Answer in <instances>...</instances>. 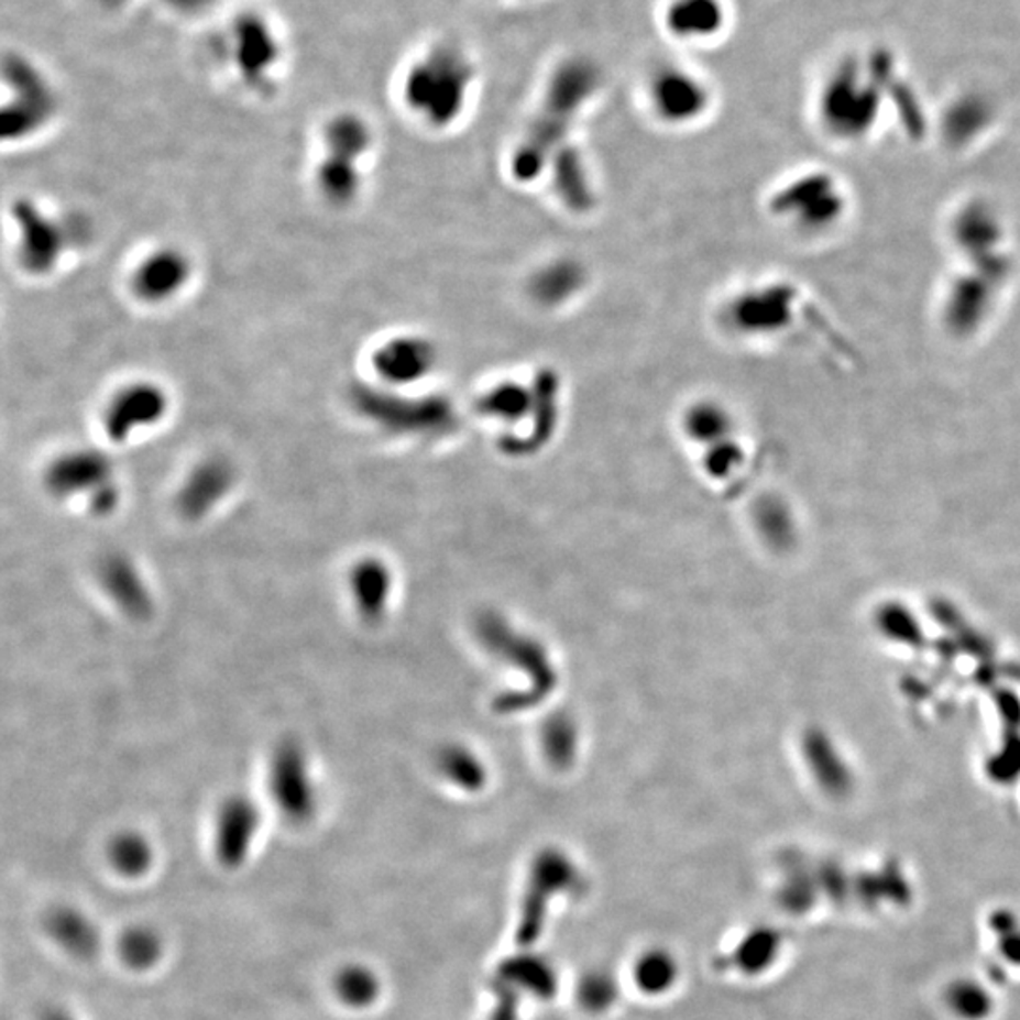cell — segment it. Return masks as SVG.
I'll list each match as a JSON object with an SVG mask.
<instances>
[{"label":"cell","instance_id":"cell-1","mask_svg":"<svg viewBox=\"0 0 1020 1020\" xmlns=\"http://www.w3.org/2000/svg\"><path fill=\"white\" fill-rule=\"evenodd\" d=\"M719 323L726 333L745 342H787V339H822L840 342L834 321L821 305L796 282L761 278L737 287L719 307Z\"/></svg>","mask_w":1020,"mask_h":1020},{"label":"cell","instance_id":"cell-2","mask_svg":"<svg viewBox=\"0 0 1020 1020\" xmlns=\"http://www.w3.org/2000/svg\"><path fill=\"white\" fill-rule=\"evenodd\" d=\"M600 87V70L592 61L569 59L553 70L534 118L508 155V176L518 186L545 180L548 165L571 144L582 110Z\"/></svg>","mask_w":1020,"mask_h":1020},{"label":"cell","instance_id":"cell-3","mask_svg":"<svg viewBox=\"0 0 1020 1020\" xmlns=\"http://www.w3.org/2000/svg\"><path fill=\"white\" fill-rule=\"evenodd\" d=\"M766 210L775 226L796 241L830 242L853 218V194L845 180L824 168L788 174L767 194Z\"/></svg>","mask_w":1020,"mask_h":1020},{"label":"cell","instance_id":"cell-4","mask_svg":"<svg viewBox=\"0 0 1020 1020\" xmlns=\"http://www.w3.org/2000/svg\"><path fill=\"white\" fill-rule=\"evenodd\" d=\"M473 81L468 54L453 44H440L408 68L401 84V102L424 128L445 131L465 112Z\"/></svg>","mask_w":1020,"mask_h":1020},{"label":"cell","instance_id":"cell-5","mask_svg":"<svg viewBox=\"0 0 1020 1020\" xmlns=\"http://www.w3.org/2000/svg\"><path fill=\"white\" fill-rule=\"evenodd\" d=\"M15 265L33 281L59 274L86 244L87 231L74 213L55 210L33 197H20L10 207Z\"/></svg>","mask_w":1020,"mask_h":1020},{"label":"cell","instance_id":"cell-6","mask_svg":"<svg viewBox=\"0 0 1020 1020\" xmlns=\"http://www.w3.org/2000/svg\"><path fill=\"white\" fill-rule=\"evenodd\" d=\"M473 413L503 431L527 427L535 435H550L563 416L561 374L542 368L524 379H497L476 394Z\"/></svg>","mask_w":1020,"mask_h":1020},{"label":"cell","instance_id":"cell-7","mask_svg":"<svg viewBox=\"0 0 1020 1020\" xmlns=\"http://www.w3.org/2000/svg\"><path fill=\"white\" fill-rule=\"evenodd\" d=\"M355 399L361 418L397 437H437L453 429L460 416L452 399L427 387L392 390L363 381Z\"/></svg>","mask_w":1020,"mask_h":1020},{"label":"cell","instance_id":"cell-8","mask_svg":"<svg viewBox=\"0 0 1020 1020\" xmlns=\"http://www.w3.org/2000/svg\"><path fill=\"white\" fill-rule=\"evenodd\" d=\"M171 390L152 376H131L113 384L97 407V424L108 445L125 447L152 435L173 416Z\"/></svg>","mask_w":1020,"mask_h":1020},{"label":"cell","instance_id":"cell-9","mask_svg":"<svg viewBox=\"0 0 1020 1020\" xmlns=\"http://www.w3.org/2000/svg\"><path fill=\"white\" fill-rule=\"evenodd\" d=\"M61 97L46 70L25 55L4 63V142L23 146L54 125L61 112Z\"/></svg>","mask_w":1020,"mask_h":1020},{"label":"cell","instance_id":"cell-10","mask_svg":"<svg viewBox=\"0 0 1020 1020\" xmlns=\"http://www.w3.org/2000/svg\"><path fill=\"white\" fill-rule=\"evenodd\" d=\"M123 278L134 305L146 310H167L191 292L197 281V263L180 244L155 242L134 254Z\"/></svg>","mask_w":1020,"mask_h":1020},{"label":"cell","instance_id":"cell-11","mask_svg":"<svg viewBox=\"0 0 1020 1020\" xmlns=\"http://www.w3.org/2000/svg\"><path fill=\"white\" fill-rule=\"evenodd\" d=\"M439 368L437 340L407 329L374 340L365 355V381L392 390H424L429 387Z\"/></svg>","mask_w":1020,"mask_h":1020},{"label":"cell","instance_id":"cell-12","mask_svg":"<svg viewBox=\"0 0 1020 1020\" xmlns=\"http://www.w3.org/2000/svg\"><path fill=\"white\" fill-rule=\"evenodd\" d=\"M44 481L50 494L59 500L76 495L89 497L91 507L110 513L120 500L113 482L112 461L97 448H73L59 453L47 465Z\"/></svg>","mask_w":1020,"mask_h":1020},{"label":"cell","instance_id":"cell-13","mask_svg":"<svg viewBox=\"0 0 1020 1020\" xmlns=\"http://www.w3.org/2000/svg\"><path fill=\"white\" fill-rule=\"evenodd\" d=\"M650 105L667 125H688L711 107L708 86L682 68L663 67L650 81Z\"/></svg>","mask_w":1020,"mask_h":1020},{"label":"cell","instance_id":"cell-14","mask_svg":"<svg viewBox=\"0 0 1020 1020\" xmlns=\"http://www.w3.org/2000/svg\"><path fill=\"white\" fill-rule=\"evenodd\" d=\"M271 792L282 814L294 822H305L316 811L307 756L294 743H284L271 761Z\"/></svg>","mask_w":1020,"mask_h":1020},{"label":"cell","instance_id":"cell-15","mask_svg":"<svg viewBox=\"0 0 1020 1020\" xmlns=\"http://www.w3.org/2000/svg\"><path fill=\"white\" fill-rule=\"evenodd\" d=\"M553 197L567 212L588 216L597 207V184L590 160L574 142L567 144L548 165L547 176Z\"/></svg>","mask_w":1020,"mask_h":1020},{"label":"cell","instance_id":"cell-16","mask_svg":"<svg viewBox=\"0 0 1020 1020\" xmlns=\"http://www.w3.org/2000/svg\"><path fill=\"white\" fill-rule=\"evenodd\" d=\"M260 811L246 798H233L220 809L213 830V851L229 869L242 866L260 832Z\"/></svg>","mask_w":1020,"mask_h":1020},{"label":"cell","instance_id":"cell-17","mask_svg":"<svg viewBox=\"0 0 1020 1020\" xmlns=\"http://www.w3.org/2000/svg\"><path fill=\"white\" fill-rule=\"evenodd\" d=\"M376 147L374 129L361 113L339 112L327 118L318 133V155L368 165Z\"/></svg>","mask_w":1020,"mask_h":1020},{"label":"cell","instance_id":"cell-18","mask_svg":"<svg viewBox=\"0 0 1020 1020\" xmlns=\"http://www.w3.org/2000/svg\"><path fill=\"white\" fill-rule=\"evenodd\" d=\"M586 286V267L571 257L548 260L527 278V294L534 303L547 310L567 307Z\"/></svg>","mask_w":1020,"mask_h":1020},{"label":"cell","instance_id":"cell-19","mask_svg":"<svg viewBox=\"0 0 1020 1020\" xmlns=\"http://www.w3.org/2000/svg\"><path fill=\"white\" fill-rule=\"evenodd\" d=\"M737 414L716 397H698L680 414V427L687 437L701 445H719L737 435Z\"/></svg>","mask_w":1020,"mask_h":1020},{"label":"cell","instance_id":"cell-20","mask_svg":"<svg viewBox=\"0 0 1020 1020\" xmlns=\"http://www.w3.org/2000/svg\"><path fill=\"white\" fill-rule=\"evenodd\" d=\"M47 932L63 951L87 961L100 951L99 928L74 907H57L47 917Z\"/></svg>","mask_w":1020,"mask_h":1020},{"label":"cell","instance_id":"cell-21","mask_svg":"<svg viewBox=\"0 0 1020 1020\" xmlns=\"http://www.w3.org/2000/svg\"><path fill=\"white\" fill-rule=\"evenodd\" d=\"M233 474L223 461H205L182 487L180 507L189 516H202L227 494Z\"/></svg>","mask_w":1020,"mask_h":1020},{"label":"cell","instance_id":"cell-22","mask_svg":"<svg viewBox=\"0 0 1020 1020\" xmlns=\"http://www.w3.org/2000/svg\"><path fill=\"white\" fill-rule=\"evenodd\" d=\"M666 21L680 39H705L722 28L724 8L721 0H673Z\"/></svg>","mask_w":1020,"mask_h":1020},{"label":"cell","instance_id":"cell-23","mask_svg":"<svg viewBox=\"0 0 1020 1020\" xmlns=\"http://www.w3.org/2000/svg\"><path fill=\"white\" fill-rule=\"evenodd\" d=\"M102 581L107 584L108 592L113 595V600L120 601L121 607L129 613H146L150 608L146 586L142 584L141 577L128 561L120 560V558L108 561L102 571Z\"/></svg>","mask_w":1020,"mask_h":1020},{"label":"cell","instance_id":"cell-24","mask_svg":"<svg viewBox=\"0 0 1020 1020\" xmlns=\"http://www.w3.org/2000/svg\"><path fill=\"white\" fill-rule=\"evenodd\" d=\"M110 862L123 877L141 879L154 864V851L142 835L121 834L110 845Z\"/></svg>","mask_w":1020,"mask_h":1020},{"label":"cell","instance_id":"cell-25","mask_svg":"<svg viewBox=\"0 0 1020 1020\" xmlns=\"http://www.w3.org/2000/svg\"><path fill=\"white\" fill-rule=\"evenodd\" d=\"M118 948H120L121 961L136 972L152 969L161 961L163 951H165L160 934L146 926L128 930L121 935Z\"/></svg>","mask_w":1020,"mask_h":1020},{"label":"cell","instance_id":"cell-26","mask_svg":"<svg viewBox=\"0 0 1020 1020\" xmlns=\"http://www.w3.org/2000/svg\"><path fill=\"white\" fill-rule=\"evenodd\" d=\"M334 992L347 1007H368L379 996V979L365 966H347L334 977Z\"/></svg>","mask_w":1020,"mask_h":1020},{"label":"cell","instance_id":"cell-27","mask_svg":"<svg viewBox=\"0 0 1020 1020\" xmlns=\"http://www.w3.org/2000/svg\"><path fill=\"white\" fill-rule=\"evenodd\" d=\"M352 592L360 611L374 614L382 603V571L371 563H361L352 573Z\"/></svg>","mask_w":1020,"mask_h":1020},{"label":"cell","instance_id":"cell-28","mask_svg":"<svg viewBox=\"0 0 1020 1020\" xmlns=\"http://www.w3.org/2000/svg\"><path fill=\"white\" fill-rule=\"evenodd\" d=\"M41 1020H76L73 1014L65 1011V1009H59V1007H54V1009H47L42 1013Z\"/></svg>","mask_w":1020,"mask_h":1020}]
</instances>
